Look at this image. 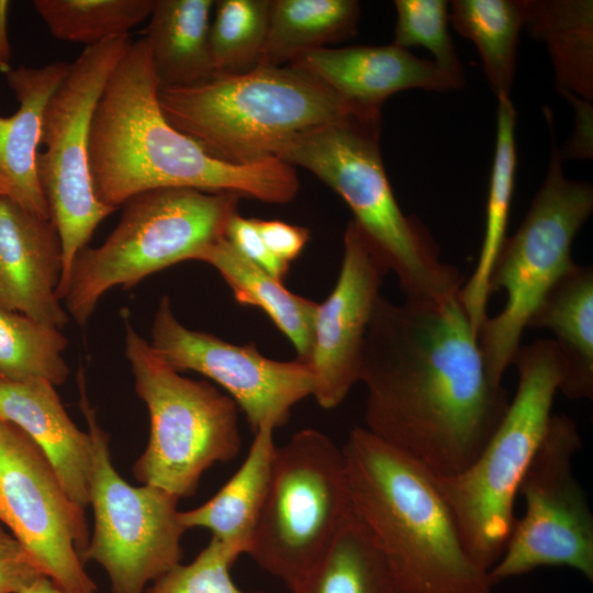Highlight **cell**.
<instances>
[{"instance_id":"6da1fadb","label":"cell","mask_w":593,"mask_h":593,"mask_svg":"<svg viewBox=\"0 0 593 593\" xmlns=\"http://www.w3.org/2000/svg\"><path fill=\"white\" fill-rule=\"evenodd\" d=\"M458 293L439 304L380 294L361 358L365 428L438 475L473 462L510 403Z\"/></svg>"},{"instance_id":"7a4b0ae2","label":"cell","mask_w":593,"mask_h":593,"mask_svg":"<svg viewBox=\"0 0 593 593\" xmlns=\"http://www.w3.org/2000/svg\"><path fill=\"white\" fill-rule=\"evenodd\" d=\"M146 37L132 42L96 105L89 170L97 199L116 210L130 198L160 188L228 192L281 204L299 190L292 166L271 157L235 165L208 154L165 118Z\"/></svg>"},{"instance_id":"3957f363","label":"cell","mask_w":593,"mask_h":593,"mask_svg":"<svg viewBox=\"0 0 593 593\" xmlns=\"http://www.w3.org/2000/svg\"><path fill=\"white\" fill-rule=\"evenodd\" d=\"M353 510L402 593H491L434 473L365 427L342 447Z\"/></svg>"},{"instance_id":"277c9868","label":"cell","mask_w":593,"mask_h":593,"mask_svg":"<svg viewBox=\"0 0 593 593\" xmlns=\"http://www.w3.org/2000/svg\"><path fill=\"white\" fill-rule=\"evenodd\" d=\"M380 113L357 111L298 134L275 157L307 169L349 206L363 236L405 301L439 304L462 287L459 270L439 257L428 230L396 202L380 148Z\"/></svg>"},{"instance_id":"5b68a950","label":"cell","mask_w":593,"mask_h":593,"mask_svg":"<svg viewBox=\"0 0 593 593\" xmlns=\"http://www.w3.org/2000/svg\"><path fill=\"white\" fill-rule=\"evenodd\" d=\"M158 100L174 127L235 165L275 157L293 136L363 111L291 65H257L187 87L159 88Z\"/></svg>"},{"instance_id":"8992f818","label":"cell","mask_w":593,"mask_h":593,"mask_svg":"<svg viewBox=\"0 0 593 593\" xmlns=\"http://www.w3.org/2000/svg\"><path fill=\"white\" fill-rule=\"evenodd\" d=\"M513 365L515 394L481 452L458 474H434L468 553L486 571L497 562L513 532L518 488L546 435L561 382L560 358L551 338L521 346Z\"/></svg>"},{"instance_id":"52a82bcc","label":"cell","mask_w":593,"mask_h":593,"mask_svg":"<svg viewBox=\"0 0 593 593\" xmlns=\"http://www.w3.org/2000/svg\"><path fill=\"white\" fill-rule=\"evenodd\" d=\"M237 203L234 193L189 188H160L130 198L107 239L76 255L59 293L68 315L83 326L109 290L132 288L172 265L199 260L225 238Z\"/></svg>"},{"instance_id":"ba28073f","label":"cell","mask_w":593,"mask_h":593,"mask_svg":"<svg viewBox=\"0 0 593 593\" xmlns=\"http://www.w3.org/2000/svg\"><path fill=\"white\" fill-rule=\"evenodd\" d=\"M123 320L125 356L150 426L134 477L179 500L191 496L210 467L239 454V409L213 384L170 368L135 331L127 313Z\"/></svg>"},{"instance_id":"9c48e42d","label":"cell","mask_w":593,"mask_h":593,"mask_svg":"<svg viewBox=\"0 0 593 593\" xmlns=\"http://www.w3.org/2000/svg\"><path fill=\"white\" fill-rule=\"evenodd\" d=\"M555 137L545 180L517 231L506 237L493 267L490 292L505 290L506 303L486 317L478 343L488 374L501 385L513 365L523 332L555 283L575 264V235L593 210L589 182L568 179Z\"/></svg>"},{"instance_id":"30bf717a","label":"cell","mask_w":593,"mask_h":593,"mask_svg":"<svg viewBox=\"0 0 593 593\" xmlns=\"http://www.w3.org/2000/svg\"><path fill=\"white\" fill-rule=\"evenodd\" d=\"M345 457L327 435L303 428L276 447L248 556L294 586L353 516Z\"/></svg>"},{"instance_id":"8fae6325","label":"cell","mask_w":593,"mask_h":593,"mask_svg":"<svg viewBox=\"0 0 593 593\" xmlns=\"http://www.w3.org/2000/svg\"><path fill=\"white\" fill-rule=\"evenodd\" d=\"M130 35L86 46L51 97L36 158L38 181L61 242L64 289L76 255L115 210L101 203L89 170L90 126L109 77L130 47Z\"/></svg>"},{"instance_id":"7c38bea8","label":"cell","mask_w":593,"mask_h":593,"mask_svg":"<svg viewBox=\"0 0 593 593\" xmlns=\"http://www.w3.org/2000/svg\"><path fill=\"white\" fill-rule=\"evenodd\" d=\"M79 406L92 440L89 504L94 528L81 560H93L107 572L111 593H144L182 557L187 530L177 508L179 499L148 484L133 486L115 470L108 433L97 421L78 372Z\"/></svg>"},{"instance_id":"4fadbf2b","label":"cell","mask_w":593,"mask_h":593,"mask_svg":"<svg viewBox=\"0 0 593 593\" xmlns=\"http://www.w3.org/2000/svg\"><path fill=\"white\" fill-rule=\"evenodd\" d=\"M581 447L575 423L552 414L518 488L525 513L489 571L495 585L542 567L571 568L593 580V515L573 472Z\"/></svg>"},{"instance_id":"5bb4252c","label":"cell","mask_w":593,"mask_h":593,"mask_svg":"<svg viewBox=\"0 0 593 593\" xmlns=\"http://www.w3.org/2000/svg\"><path fill=\"white\" fill-rule=\"evenodd\" d=\"M0 522L43 574L69 593H96L81 553L89 545L85 510L51 462L15 425L0 421Z\"/></svg>"},{"instance_id":"9a60e30c","label":"cell","mask_w":593,"mask_h":593,"mask_svg":"<svg viewBox=\"0 0 593 593\" xmlns=\"http://www.w3.org/2000/svg\"><path fill=\"white\" fill-rule=\"evenodd\" d=\"M152 348L174 370L198 372L222 387L256 433L289 422L291 411L313 395L310 365L295 358L275 360L255 344L236 345L209 333L188 328L176 317L170 299L161 296L155 311Z\"/></svg>"},{"instance_id":"2e32d148","label":"cell","mask_w":593,"mask_h":593,"mask_svg":"<svg viewBox=\"0 0 593 593\" xmlns=\"http://www.w3.org/2000/svg\"><path fill=\"white\" fill-rule=\"evenodd\" d=\"M387 269L351 220L344 234L339 275L317 303L309 360L313 398L324 410L338 406L359 382L366 332Z\"/></svg>"},{"instance_id":"e0dca14e","label":"cell","mask_w":593,"mask_h":593,"mask_svg":"<svg viewBox=\"0 0 593 593\" xmlns=\"http://www.w3.org/2000/svg\"><path fill=\"white\" fill-rule=\"evenodd\" d=\"M63 248L51 219L0 194V306L61 329L69 321L58 298Z\"/></svg>"},{"instance_id":"ac0fdd59","label":"cell","mask_w":593,"mask_h":593,"mask_svg":"<svg viewBox=\"0 0 593 593\" xmlns=\"http://www.w3.org/2000/svg\"><path fill=\"white\" fill-rule=\"evenodd\" d=\"M289 65L314 77L350 105L380 112L392 94L406 89L446 92L457 89L433 60L394 44L316 48Z\"/></svg>"},{"instance_id":"d6986e66","label":"cell","mask_w":593,"mask_h":593,"mask_svg":"<svg viewBox=\"0 0 593 593\" xmlns=\"http://www.w3.org/2000/svg\"><path fill=\"white\" fill-rule=\"evenodd\" d=\"M0 421L25 433L42 450L69 497L86 510L92 468V440L64 409L45 379L0 380Z\"/></svg>"},{"instance_id":"ffe728a7","label":"cell","mask_w":593,"mask_h":593,"mask_svg":"<svg viewBox=\"0 0 593 593\" xmlns=\"http://www.w3.org/2000/svg\"><path fill=\"white\" fill-rule=\"evenodd\" d=\"M68 69L69 64L55 61L42 67L20 66L5 74L19 109L11 116H0L1 193L43 219H51L36 170L43 116Z\"/></svg>"},{"instance_id":"44dd1931","label":"cell","mask_w":593,"mask_h":593,"mask_svg":"<svg viewBox=\"0 0 593 593\" xmlns=\"http://www.w3.org/2000/svg\"><path fill=\"white\" fill-rule=\"evenodd\" d=\"M552 333L561 366L559 392L593 398V270L573 265L542 299L528 326Z\"/></svg>"},{"instance_id":"7402d4cb","label":"cell","mask_w":593,"mask_h":593,"mask_svg":"<svg viewBox=\"0 0 593 593\" xmlns=\"http://www.w3.org/2000/svg\"><path fill=\"white\" fill-rule=\"evenodd\" d=\"M275 429L254 433L245 460L205 503L180 512L186 529L204 528L236 555L247 553L266 500L276 451Z\"/></svg>"},{"instance_id":"603a6c76","label":"cell","mask_w":593,"mask_h":593,"mask_svg":"<svg viewBox=\"0 0 593 593\" xmlns=\"http://www.w3.org/2000/svg\"><path fill=\"white\" fill-rule=\"evenodd\" d=\"M212 0H154L147 35L153 69L164 87L216 76L210 51Z\"/></svg>"},{"instance_id":"cb8c5ba5","label":"cell","mask_w":593,"mask_h":593,"mask_svg":"<svg viewBox=\"0 0 593 593\" xmlns=\"http://www.w3.org/2000/svg\"><path fill=\"white\" fill-rule=\"evenodd\" d=\"M523 27L549 52L563 94L593 99V2L518 0Z\"/></svg>"},{"instance_id":"d4e9b609","label":"cell","mask_w":593,"mask_h":593,"mask_svg":"<svg viewBox=\"0 0 593 593\" xmlns=\"http://www.w3.org/2000/svg\"><path fill=\"white\" fill-rule=\"evenodd\" d=\"M198 261L220 273L237 303L262 310L291 342L296 358L309 362L317 302L288 290L282 281L240 255L226 237L208 248Z\"/></svg>"},{"instance_id":"484cf974","label":"cell","mask_w":593,"mask_h":593,"mask_svg":"<svg viewBox=\"0 0 593 593\" xmlns=\"http://www.w3.org/2000/svg\"><path fill=\"white\" fill-rule=\"evenodd\" d=\"M496 119V142L486 201L482 247L472 276L458 293L477 336L488 317L486 305L491 295L489 288L490 277L496 257L507 237L506 227L517 161L515 145L516 111L511 98L497 100Z\"/></svg>"},{"instance_id":"4316f807","label":"cell","mask_w":593,"mask_h":593,"mask_svg":"<svg viewBox=\"0 0 593 593\" xmlns=\"http://www.w3.org/2000/svg\"><path fill=\"white\" fill-rule=\"evenodd\" d=\"M355 0H273L258 65L281 66L324 44L356 33Z\"/></svg>"},{"instance_id":"83f0119b","label":"cell","mask_w":593,"mask_h":593,"mask_svg":"<svg viewBox=\"0 0 593 593\" xmlns=\"http://www.w3.org/2000/svg\"><path fill=\"white\" fill-rule=\"evenodd\" d=\"M290 593H402L355 512L318 562Z\"/></svg>"},{"instance_id":"f1b7e54d","label":"cell","mask_w":593,"mask_h":593,"mask_svg":"<svg viewBox=\"0 0 593 593\" xmlns=\"http://www.w3.org/2000/svg\"><path fill=\"white\" fill-rule=\"evenodd\" d=\"M449 20L480 54L497 99L510 98L523 14L518 0H454Z\"/></svg>"},{"instance_id":"f546056e","label":"cell","mask_w":593,"mask_h":593,"mask_svg":"<svg viewBox=\"0 0 593 593\" xmlns=\"http://www.w3.org/2000/svg\"><path fill=\"white\" fill-rule=\"evenodd\" d=\"M61 329L0 306V380L65 383L69 368Z\"/></svg>"},{"instance_id":"4dcf8cb0","label":"cell","mask_w":593,"mask_h":593,"mask_svg":"<svg viewBox=\"0 0 593 593\" xmlns=\"http://www.w3.org/2000/svg\"><path fill=\"white\" fill-rule=\"evenodd\" d=\"M154 0H35L33 7L51 34L92 46L128 34L149 18Z\"/></svg>"},{"instance_id":"1f68e13d","label":"cell","mask_w":593,"mask_h":593,"mask_svg":"<svg viewBox=\"0 0 593 593\" xmlns=\"http://www.w3.org/2000/svg\"><path fill=\"white\" fill-rule=\"evenodd\" d=\"M270 5L269 0L214 3L209 40L216 75L242 74L258 65L267 37Z\"/></svg>"},{"instance_id":"d6a6232c","label":"cell","mask_w":593,"mask_h":593,"mask_svg":"<svg viewBox=\"0 0 593 593\" xmlns=\"http://www.w3.org/2000/svg\"><path fill=\"white\" fill-rule=\"evenodd\" d=\"M396 24L392 44L407 49L423 46L434 63L456 85H465V71L448 32V2L444 0H396Z\"/></svg>"},{"instance_id":"836d02e7","label":"cell","mask_w":593,"mask_h":593,"mask_svg":"<svg viewBox=\"0 0 593 593\" xmlns=\"http://www.w3.org/2000/svg\"><path fill=\"white\" fill-rule=\"evenodd\" d=\"M238 557L211 538L190 563L172 567L153 582L147 593H249L240 590L231 575Z\"/></svg>"},{"instance_id":"e575fe53","label":"cell","mask_w":593,"mask_h":593,"mask_svg":"<svg viewBox=\"0 0 593 593\" xmlns=\"http://www.w3.org/2000/svg\"><path fill=\"white\" fill-rule=\"evenodd\" d=\"M225 237L240 255L273 278L283 281L287 277L290 265L277 259L267 248L256 219H246L236 213L228 222Z\"/></svg>"},{"instance_id":"d590c367","label":"cell","mask_w":593,"mask_h":593,"mask_svg":"<svg viewBox=\"0 0 593 593\" xmlns=\"http://www.w3.org/2000/svg\"><path fill=\"white\" fill-rule=\"evenodd\" d=\"M42 574L26 549L0 525V593H20Z\"/></svg>"},{"instance_id":"8d00e7d4","label":"cell","mask_w":593,"mask_h":593,"mask_svg":"<svg viewBox=\"0 0 593 593\" xmlns=\"http://www.w3.org/2000/svg\"><path fill=\"white\" fill-rule=\"evenodd\" d=\"M258 232L270 253L280 261L290 265L302 253L309 242L310 232L303 226L279 220H257Z\"/></svg>"},{"instance_id":"74e56055","label":"cell","mask_w":593,"mask_h":593,"mask_svg":"<svg viewBox=\"0 0 593 593\" xmlns=\"http://www.w3.org/2000/svg\"><path fill=\"white\" fill-rule=\"evenodd\" d=\"M10 2L0 0V71L7 74L10 70V44L8 40V10Z\"/></svg>"},{"instance_id":"f35d334b","label":"cell","mask_w":593,"mask_h":593,"mask_svg":"<svg viewBox=\"0 0 593 593\" xmlns=\"http://www.w3.org/2000/svg\"><path fill=\"white\" fill-rule=\"evenodd\" d=\"M20 593H69L59 585H57L52 579L42 574L37 577L33 582L25 586Z\"/></svg>"},{"instance_id":"ab89813d","label":"cell","mask_w":593,"mask_h":593,"mask_svg":"<svg viewBox=\"0 0 593 593\" xmlns=\"http://www.w3.org/2000/svg\"><path fill=\"white\" fill-rule=\"evenodd\" d=\"M0 194H2V193H1V189H0ZM2 195H3V194H2Z\"/></svg>"}]
</instances>
